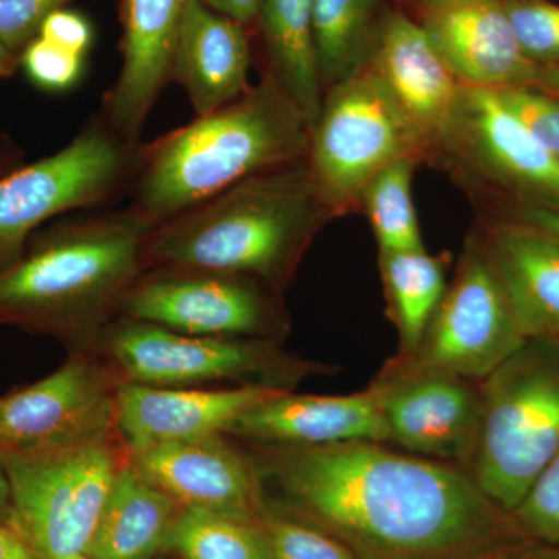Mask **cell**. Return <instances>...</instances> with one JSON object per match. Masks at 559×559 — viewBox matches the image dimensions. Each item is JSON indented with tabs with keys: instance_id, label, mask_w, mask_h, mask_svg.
Here are the masks:
<instances>
[{
	"instance_id": "6da1fadb",
	"label": "cell",
	"mask_w": 559,
	"mask_h": 559,
	"mask_svg": "<svg viewBox=\"0 0 559 559\" xmlns=\"http://www.w3.org/2000/svg\"><path fill=\"white\" fill-rule=\"evenodd\" d=\"M249 457L261 489L356 559H496L527 538L465 468L384 443L255 444Z\"/></svg>"
},
{
	"instance_id": "7a4b0ae2",
	"label": "cell",
	"mask_w": 559,
	"mask_h": 559,
	"mask_svg": "<svg viewBox=\"0 0 559 559\" xmlns=\"http://www.w3.org/2000/svg\"><path fill=\"white\" fill-rule=\"evenodd\" d=\"M151 231L127 207L51 221L0 272V325L91 347L146 270Z\"/></svg>"
},
{
	"instance_id": "3957f363",
	"label": "cell",
	"mask_w": 559,
	"mask_h": 559,
	"mask_svg": "<svg viewBox=\"0 0 559 559\" xmlns=\"http://www.w3.org/2000/svg\"><path fill=\"white\" fill-rule=\"evenodd\" d=\"M310 130L264 72L237 100L142 143L127 209L154 229L250 176L305 159Z\"/></svg>"
},
{
	"instance_id": "277c9868",
	"label": "cell",
	"mask_w": 559,
	"mask_h": 559,
	"mask_svg": "<svg viewBox=\"0 0 559 559\" xmlns=\"http://www.w3.org/2000/svg\"><path fill=\"white\" fill-rule=\"evenodd\" d=\"M333 213L307 160L259 173L154 227L148 267H198L260 280L282 293Z\"/></svg>"
},
{
	"instance_id": "5b68a950",
	"label": "cell",
	"mask_w": 559,
	"mask_h": 559,
	"mask_svg": "<svg viewBox=\"0 0 559 559\" xmlns=\"http://www.w3.org/2000/svg\"><path fill=\"white\" fill-rule=\"evenodd\" d=\"M479 439L468 473L506 513L559 452V340L536 337L481 381Z\"/></svg>"
},
{
	"instance_id": "8992f818",
	"label": "cell",
	"mask_w": 559,
	"mask_h": 559,
	"mask_svg": "<svg viewBox=\"0 0 559 559\" xmlns=\"http://www.w3.org/2000/svg\"><path fill=\"white\" fill-rule=\"evenodd\" d=\"M409 156L428 160V146L373 70L366 66L323 94L305 160L334 218L358 210L367 183Z\"/></svg>"
},
{
	"instance_id": "52a82bcc",
	"label": "cell",
	"mask_w": 559,
	"mask_h": 559,
	"mask_svg": "<svg viewBox=\"0 0 559 559\" xmlns=\"http://www.w3.org/2000/svg\"><path fill=\"white\" fill-rule=\"evenodd\" d=\"M130 455L120 433L62 450H0L13 491L11 524L38 559H87L110 488Z\"/></svg>"
},
{
	"instance_id": "ba28073f",
	"label": "cell",
	"mask_w": 559,
	"mask_h": 559,
	"mask_svg": "<svg viewBox=\"0 0 559 559\" xmlns=\"http://www.w3.org/2000/svg\"><path fill=\"white\" fill-rule=\"evenodd\" d=\"M140 145L97 112L68 145L0 176V272L16 263L33 235L51 221L128 193Z\"/></svg>"
},
{
	"instance_id": "9c48e42d",
	"label": "cell",
	"mask_w": 559,
	"mask_h": 559,
	"mask_svg": "<svg viewBox=\"0 0 559 559\" xmlns=\"http://www.w3.org/2000/svg\"><path fill=\"white\" fill-rule=\"evenodd\" d=\"M123 382L157 388H293L314 373L311 364L286 355L277 342L178 333L117 318L91 347Z\"/></svg>"
},
{
	"instance_id": "30bf717a",
	"label": "cell",
	"mask_w": 559,
	"mask_h": 559,
	"mask_svg": "<svg viewBox=\"0 0 559 559\" xmlns=\"http://www.w3.org/2000/svg\"><path fill=\"white\" fill-rule=\"evenodd\" d=\"M278 290L260 280L198 267H148L120 316L178 333L277 342L289 320Z\"/></svg>"
},
{
	"instance_id": "8fae6325",
	"label": "cell",
	"mask_w": 559,
	"mask_h": 559,
	"mask_svg": "<svg viewBox=\"0 0 559 559\" xmlns=\"http://www.w3.org/2000/svg\"><path fill=\"white\" fill-rule=\"evenodd\" d=\"M527 341L481 238L473 235L417 352L399 358L481 382Z\"/></svg>"
},
{
	"instance_id": "7c38bea8",
	"label": "cell",
	"mask_w": 559,
	"mask_h": 559,
	"mask_svg": "<svg viewBox=\"0 0 559 559\" xmlns=\"http://www.w3.org/2000/svg\"><path fill=\"white\" fill-rule=\"evenodd\" d=\"M121 384L94 348L70 349L49 377L0 396V450H62L117 436Z\"/></svg>"
},
{
	"instance_id": "4fadbf2b",
	"label": "cell",
	"mask_w": 559,
	"mask_h": 559,
	"mask_svg": "<svg viewBox=\"0 0 559 559\" xmlns=\"http://www.w3.org/2000/svg\"><path fill=\"white\" fill-rule=\"evenodd\" d=\"M433 160L463 182L511 191L525 207L559 209V159L533 138L491 90L462 84Z\"/></svg>"
},
{
	"instance_id": "5bb4252c",
	"label": "cell",
	"mask_w": 559,
	"mask_h": 559,
	"mask_svg": "<svg viewBox=\"0 0 559 559\" xmlns=\"http://www.w3.org/2000/svg\"><path fill=\"white\" fill-rule=\"evenodd\" d=\"M369 390L388 425L390 443L469 469L481 415L476 381L399 358Z\"/></svg>"
},
{
	"instance_id": "9a60e30c",
	"label": "cell",
	"mask_w": 559,
	"mask_h": 559,
	"mask_svg": "<svg viewBox=\"0 0 559 559\" xmlns=\"http://www.w3.org/2000/svg\"><path fill=\"white\" fill-rule=\"evenodd\" d=\"M131 462L179 507L246 520L259 518L264 507L252 460L226 436L131 451Z\"/></svg>"
},
{
	"instance_id": "2e32d148",
	"label": "cell",
	"mask_w": 559,
	"mask_h": 559,
	"mask_svg": "<svg viewBox=\"0 0 559 559\" xmlns=\"http://www.w3.org/2000/svg\"><path fill=\"white\" fill-rule=\"evenodd\" d=\"M282 390L237 388H157L123 382L117 429L130 451L229 436L237 419Z\"/></svg>"
},
{
	"instance_id": "e0dca14e",
	"label": "cell",
	"mask_w": 559,
	"mask_h": 559,
	"mask_svg": "<svg viewBox=\"0 0 559 559\" xmlns=\"http://www.w3.org/2000/svg\"><path fill=\"white\" fill-rule=\"evenodd\" d=\"M190 0H123L121 69L98 114L114 131L140 142L151 110L170 83L173 57Z\"/></svg>"
},
{
	"instance_id": "ac0fdd59",
	"label": "cell",
	"mask_w": 559,
	"mask_h": 559,
	"mask_svg": "<svg viewBox=\"0 0 559 559\" xmlns=\"http://www.w3.org/2000/svg\"><path fill=\"white\" fill-rule=\"evenodd\" d=\"M421 27L460 83L500 90L530 86L538 66L522 53L503 0L421 3Z\"/></svg>"
},
{
	"instance_id": "d6986e66",
	"label": "cell",
	"mask_w": 559,
	"mask_h": 559,
	"mask_svg": "<svg viewBox=\"0 0 559 559\" xmlns=\"http://www.w3.org/2000/svg\"><path fill=\"white\" fill-rule=\"evenodd\" d=\"M367 68L392 92L421 134L432 159L447 131L460 83L419 22L389 10Z\"/></svg>"
},
{
	"instance_id": "ffe728a7",
	"label": "cell",
	"mask_w": 559,
	"mask_h": 559,
	"mask_svg": "<svg viewBox=\"0 0 559 559\" xmlns=\"http://www.w3.org/2000/svg\"><path fill=\"white\" fill-rule=\"evenodd\" d=\"M229 436L272 447L389 441L388 425L369 389L353 395H293L282 390L246 411Z\"/></svg>"
},
{
	"instance_id": "44dd1931",
	"label": "cell",
	"mask_w": 559,
	"mask_h": 559,
	"mask_svg": "<svg viewBox=\"0 0 559 559\" xmlns=\"http://www.w3.org/2000/svg\"><path fill=\"white\" fill-rule=\"evenodd\" d=\"M246 25L190 0L180 27L171 81L178 83L197 116L240 98L249 90L250 43Z\"/></svg>"
},
{
	"instance_id": "7402d4cb",
	"label": "cell",
	"mask_w": 559,
	"mask_h": 559,
	"mask_svg": "<svg viewBox=\"0 0 559 559\" xmlns=\"http://www.w3.org/2000/svg\"><path fill=\"white\" fill-rule=\"evenodd\" d=\"M481 242L527 340H559V238L527 221H495Z\"/></svg>"
},
{
	"instance_id": "603a6c76",
	"label": "cell",
	"mask_w": 559,
	"mask_h": 559,
	"mask_svg": "<svg viewBox=\"0 0 559 559\" xmlns=\"http://www.w3.org/2000/svg\"><path fill=\"white\" fill-rule=\"evenodd\" d=\"M180 507L134 463L121 466L110 488L87 559H151L165 549Z\"/></svg>"
},
{
	"instance_id": "cb8c5ba5",
	"label": "cell",
	"mask_w": 559,
	"mask_h": 559,
	"mask_svg": "<svg viewBox=\"0 0 559 559\" xmlns=\"http://www.w3.org/2000/svg\"><path fill=\"white\" fill-rule=\"evenodd\" d=\"M255 24L266 51V70L310 124L323 100L314 39V0H260Z\"/></svg>"
},
{
	"instance_id": "d4e9b609",
	"label": "cell",
	"mask_w": 559,
	"mask_h": 559,
	"mask_svg": "<svg viewBox=\"0 0 559 559\" xmlns=\"http://www.w3.org/2000/svg\"><path fill=\"white\" fill-rule=\"evenodd\" d=\"M385 0H314V39L323 94L366 68L388 16Z\"/></svg>"
},
{
	"instance_id": "484cf974",
	"label": "cell",
	"mask_w": 559,
	"mask_h": 559,
	"mask_svg": "<svg viewBox=\"0 0 559 559\" xmlns=\"http://www.w3.org/2000/svg\"><path fill=\"white\" fill-rule=\"evenodd\" d=\"M380 267L400 356L414 355L447 293V259L426 250L380 252Z\"/></svg>"
},
{
	"instance_id": "4316f807",
	"label": "cell",
	"mask_w": 559,
	"mask_h": 559,
	"mask_svg": "<svg viewBox=\"0 0 559 559\" xmlns=\"http://www.w3.org/2000/svg\"><path fill=\"white\" fill-rule=\"evenodd\" d=\"M165 549L182 559H270L259 518L246 520L190 507H180Z\"/></svg>"
},
{
	"instance_id": "83f0119b",
	"label": "cell",
	"mask_w": 559,
	"mask_h": 559,
	"mask_svg": "<svg viewBox=\"0 0 559 559\" xmlns=\"http://www.w3.org/2000/svg\"><path fill=\"white\" fill-rule=\"evenodd\" d=\"M421 157L393 162L360 193L358 210L366 213L380 252L426 250L412 197V180Z\"/></svg>"
},
{
	"instance_id": "f1b7e54d",
	"label": "cell",
	"mask_w": 559,
	"mask_h": 559,
	"mask_svg": "<svg viewBox=\"0 0 559 559\" xmlns=\"http://www.w3.org/2000/svg\"><path fill=\"white\" fill-rule=\"evenodd\" d=\"M270 559H356L336 538L264 502L259 514Z\"/></svg>"
},
{
	"instance_id": "f546056e",
	"label": "cell",
	"mask_w": 559,
	"mask_h": 559,
	"mask_svg": "<svg viewBox=\"0 0 559 559\" xmlns=\"http://www.w3.org/2000/svg\"><path fill=\"white\" fill-rule=\"evenodd\" d=\"M522 53L536 66L559 64V5L549 0H503Z\"/></svg>"
},
{
	"instance_id": "4dcf8cb0",
	"label": "cell",
	"mask_w": 559,
	"mask_h": 559,
	"mask_svg": "<svg viewBox=\"0 0 559 559\" xmlns=\"http://www.w3.org/2000/svg\"><path fill=\"white\" fill-rule=\"evenodd\" d=\"M511 518L525 536L559 544V452L539 474Z\"/></svg>"
},
{
	"instance_id": "1f68e13d",
	"label": "cell",
	"mask_w": 559,
	"mask_h": 559,
	"mask_svg": "<svg viewBox=\"0 0 559 559\" xmlns=\"http://www.w3.org/2000/svg\"><path fill=\"white\" fill-rule=\"evenodd\" d=\"M491 91L521 121L522 127L559 159V98L533 86H509Z\"/></svg>"
},
{
	"instance_id": "d6a6232c",
	"label": "cell",
	"mask_w": 559,
	"mask_h": 559,
	"mask_svg": "<svg viewBox=\"0 0 559 559\" xmlns=\"http://www.w3.org/2000/svg\"><path fill=\"white\" fill-rule=\"evenodd\" d=\"M86 58L62 49L40 36L21 51V69L40 91L66 92L79 84Z\"/></svg>"
},
{
	"instance_id": "836d02e7",
	"label": "cell",
	"mask_w": 559,
	"mask_h": 559,
	"mask_svg": "<svg viewBox=\"0 0 559 559\" xmlns=\"http://www.w3.org/2000/svg\"><path fill=\"white\" fill-rule=\"evenodd\" d=\"M69 2L72 0H0V39L21 57L43 22Z\"/></svg>"
},
{
	"instance_id": "e575fe53",
	"label": "cell",
	"mask_w": 559,
	"mask_h": 559,
	"mask_svg": "<svg viewBox=\"0 0 559 559\" xmlns=\"http://www.w3.org/2000/svg\"><path fill=\"white\" fill-rule=\"evenodd\" d=\"M38 36L55 46L86 58L91 49L94 31L91 22L79 11L62 9L51 13L40 25Z\"/></svg>"
},
{
	"instance_id": "d590c367",
	"label": "cell",
	"mask_w": 559,
	"mask_h": 559,
	"mask_svg": "<svg viewBox=\"0 0 559 559\" xmlns=\"http://www.w3.org/2000/svg\"><path fill=\"white\" fill-rule=\"evenodd\" d=\"M0 559H38L25 536L13 524L0 525Z\"/></svg>"
},
{
	"instance_id": "8d00e7d4",
	"label": "cell",
	"mask_w": 559,
	"mask_h": 559,
	"mask_svg": "<svg viewBox=\"0 0 559 559\" xmlns=\"http://www.w3.org/2000/svg\"><path fill=\"white\" fill-rule=\"evenodd\" d=\"M202 2L210 9L226 14L231 20L249 27V25L255 24L260 0H202Z\"/></svg>"
},
{
	"instance_id": "74e56055",
	"label": "cell",
	"mask_w": 559,
	"mask_h": 559,
	"mask_svg": "<svg viewBox=\"0 0 559 559\" xmlns=\"http://www.w3.org/2000/svg\"><path fill=\"white\" fill-rule=\"evenodd\" d=\"M521 219L535 224L540 229L550 231L559 238V209L555 207H524Z\"/></svg>"
},
{
	"instance_id": "f35d334b",
	"label": "cell",
	"mask_w": 559,
	"mask_h": 559,
	"mask_svg": "<svg viewBox=\"0 0 559 559\" xmlns=\"http://www.w3.org/2000/svg\"><path fill=\"white\" fill-rule=\"evenodd\" d=\"M24 164V150L9 135H0V176Z\"/></svg>"
},
{
	"instance_id": "ab89813d",
	"label": "cell",
	"mask_w": 559,
	"mask_h": 559,
	"mask_svg": "<svg viewBox=\"0 0 559 559\" xmlns=\"http://www.w3.org/2000/svg\"><path fill=\"white\" fill-rule=\"evenodd\" d=\"M13 521V491L5 462L0 457V525L11 524Z\"/></svg>"
},
{
	"instance_id": "60d3db41",
	"label": "cell",
	"mask_w": 559,
	"mask_h": 559,
	"mask_svg": "<svg viewBox=\"0 0 559 559\" xmlns=\"http://www.w3.org/2000/svg\"><path fill=\"white\" fill-rule=\"evenodd\" d=\"M530 86L559 98V64L538 66V72Z\"/></svg>"
},
{
	"instance_id": "b9f144b4",
	"label": "cell",
	"mask_w": 559,
	"mask_h": 559,
	"mask_svg": "<svg viewBox=\"0 0 559 559\" xmlns=\"http://www.w3.org/2000/svg\"><path fill=\"white\" fill-rule=\"evenodd\" d=\"M21 69V57L0 39V81L9 80Z\"/></svg>"
},
{
	"instance_id": "7bdbcfd3",
	"label": "cell",
	"mask_w": 559,
	"mask_h": 559,
	"mask_svg": "<svg viewBox=\"0 0 559 559\" xmlns=\"http://www.w3.org/2000/svg\"><path fill=\"white\" fill-rule=\"evenodd\" d=\"M496 559H559V551L528 550L522 546L507 551Z\"/></svg>"
},
{
	"instance_id": "ee69618b",
	"label": "cell",
	"mask_w": 559,
	"mask_h": 559,
	"mask_svg": "<svg viewBox=\"0 0 559 559\" xmlns=\"http://www.w3.org/2000/svg\"><path fill=\"white\" fill-rule=\"evenodd\" d=\"M437 2V0H421V3Z\"/></svg>"
}]
</instances>
